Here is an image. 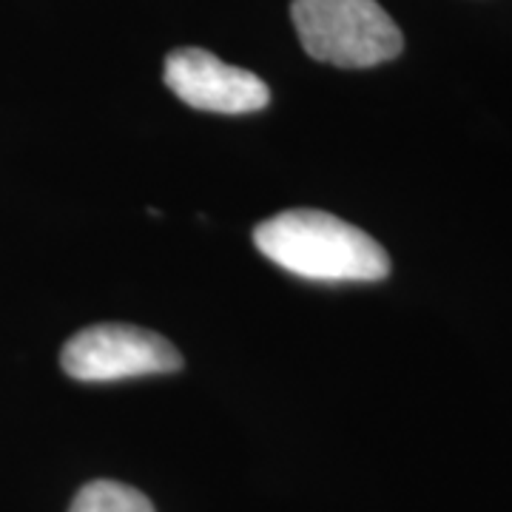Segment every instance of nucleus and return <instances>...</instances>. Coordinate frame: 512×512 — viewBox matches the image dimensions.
Masks as SVG:
<instances>
[{"label": "nucleus", "instance_id": "1", "mask_svg": "<svg viewBox=\"0 0 512 512\" xmlns=\"http://www.w3.org/2000/svg\"><path fill=\"white\" fill-rule=\"evenodd\" d=\"M259 254L311 282H379L390 256L362 228L325 211L296 208L254 228Z\"/></svg>", "mask_w": 512, "mask_h": 512}, {"label": "nucleus", "instance_id": "2", "mask_svg": "<svg viewBox=\"0 0 512 512\" xmlns=\"http://www.w3.org/2000/svg\"><path fill=\"white\" fill-rule=\"evenodd\" d=\"M302 49L339 69H370L402 55V29L379 0H293Z\"/></svg>", "mask_w": 512, "mask_h": 512}, {"label": "nucleus", "instance_id": "3", "mask_svg": "<svg viewBox=\"0 0 512 512\" xmlns=\"http://www.w3.org/2000/svg\"><path fill=\"white\" fill-rule=\"evenodd\" d=\"M66 376L77 382H117L151 373H174L183 356L165 336L131 325H94L74 333L60 353Z\"/></svg>", "mask_w": 512, "mask_h": 512}, {"label": "nucleus", "instance_id": "4", "mask_svg": "<svg viewBox=\"0 0 512 512\" xmlns=\"http://www.w3.org/2000/svg\"><path fill=\"white\" fill-rule=\"evenodd\" d=\"M163 80L185 106L214 114H251L271 100L262 77L194 46L174 49L165 57Z\"/></svg>", "mask_w": 512, "mask_h": 512}, {"label": "nucleus", "instance_id": "5", "mask_svg": "<svg viewBox=\"0 0 512 512\" xmlns=\"http://www.w3.org/2000/svg\"><path fill=\"white\" fill-rule=\"evenodd\" d=\"M69 512H154L140 490L117 481H92L74 495Z\"/></svg>", "mask_w": 512, "mask_h": 512}]
</instances>
